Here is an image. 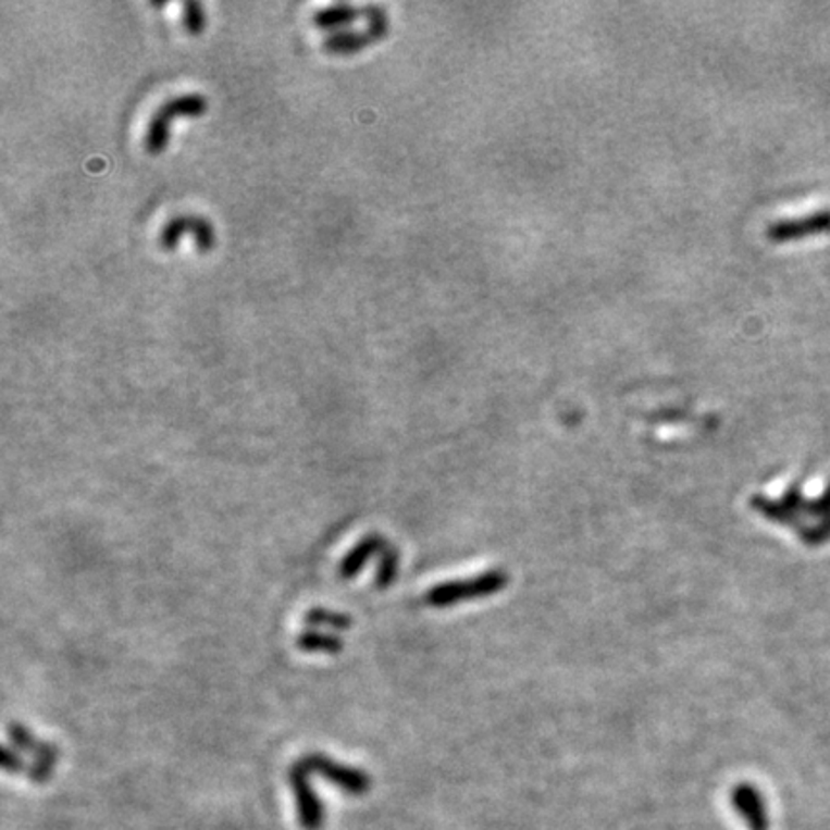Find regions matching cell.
I'll return each instance as SVG.
<instances>
[{
    "label": "cell",
    "instance_id": "obj_1",
    "mask_svg": "<svg viewBox=\"0 0 830 830\" xmlns=\"http://www.w3.org/2000/svg\"><path fill=\"white\" fill-rule=\"evenodd\" d=\"M510 577L500 569L486 571L483 575L469 577L463 581H450V583L436 584L435 589L425 594V602L433 608H453L461 602L479 600L488 598L493 594L506 589Z\"/></svg>",
    "mask_w": 830,
    "mask_h": 830
},
{
    "label": "cell",
    "instance_id": "obj_2",
    "mask_svg": "<svg viewBox=\"0 0 830 830\" xmlns=\"http://www.w3.org/2000/svg\"><path fill=\"white\" fill-rule=\"evenodd\" d=\"M208 108V100L200 92H187L177 95L165 100L157 112L148 120L147 133H145V148L150 154H160L170 139V127L177 115L183 117H197L202 115Z\"/></svg>",
    "mask_w": 830,
    "mask_h": 830
},
{
    "label": "cell",
    "instance_id": "obj_3",
    "mask_svg": "<svg viewBox=\"0 0 830 830\" xmlns=\"http://www.w3.org/2000/svg\"><path fill=\"white\" fill-rule=\"evenodd\" d=\"M368 25L363 29H340L331 32L323 41V50L330 54H354L366 49L371 42L379 41L387 35V14L379 7H366Z\"/></svg>",
    "mask_w": 830,
    "mask_h": 830
},
{
    "label": "cell",
    "instance_id": "obj_4",
    "mask_svg": "<svg viewBox=\"0 0 830 830\" xmlns=\"http://www.w3.org/2000/svg\"><path fill=\"white\" fill-rule=\"evenodd\" d=\"M300 764L305 765L310 773L320 775L325 781H330L333 786H337L346 794L362 796L366 792H370L371 777L358 767L338 764L335 759L323 756V754H310V756L302 757Z\"/></svg>",
    "mask_w": 830,
    "mask_h": 830
},
{
    "label": "cell",
    "instance_id": "obj_5",
    "mask_svg": "<svg viewBox=\"0 0 830 830\" xmlns=\"http://www.w3.org/2000/svg\"><path fill=\"white\" fill-rule=\"evenodd\" d=\"M310 777L312 773L300 761L288 769V784L295 792L298 821L305 830H321L325 825V806L315 794Z\"/></svg>",
    "mask_w": 830,
    "mask_h": 830
},
{
    "label": "cell",
    "instance_id": "obj_6",
    "mask_svg": "<svg viewBox=\"0 0 830 830\" xmlns=\"http://www.w3.org/2000/svg\"><path fill=\"white\" fill-rule=\"evenodd\" d=\"M183 235H190L197 243L198 252H210L214 247V230L202 215L179 214L165 223L160 233V245L165 250H173Z\"/></svg>",
    "mask_w": 830,
    "mask_h": 830
},
{
    "label": "cell",
    "instance_id": "obj_7",
    "mask_svg": "<svg viewBox=\"0 0 830 830\" xmlns=\"http://www.w3.org/2000/svg\"><path fill=\"white\" fill-rule=\"evenodd\" d=\"M830 235V210H817L804 218L792 220H779L767 227V239L773 243H792V240L807 239Z\"/></svg>",
    "mask_w": 830,
    "mask_h": 830
},
{
    "label": "cell",
    "instance_id": "obj_8",
    "mask_svg": "<svg viewBox=\"0 0 830 830\" xmlns=\"http://www.w3.org/2000/svg\"><path fill=\"white\" fill-rule=\"evenodd\" d=\"M731 804L748 830H771V817L764 794L754 784H736L731 792Z\"/></svg>",
    "mask_w": 830,
    "mask_h": 830
},
{
    "label": "cell",
    "instance_id": "obj_9",
    "mask_svg": "<svg viewBox=\"0 0 830 830\" xmlns=\"http://www.w3.org/2000/svg\"><path fill=\"white\" fill-rule=\"evenodd\" d=\"M387 546V541L381 535L366 536L362 543L356 544L352 550L346 554L345 559L340 561L338 573H340V577L346 579V581H348V579H354V577L362 571L363 566H366L373 556L383 554Z\"/></svg>",
    "mask_w": 830,
    "mask_h": 830
},
{
    "label": "cell",
    "instance_id": "obj_10",
    "mask_svg": "<svg viewBox=\"0 0 830 830\" xmlns=\"http://www.w3.org/2000/svg\"><path fill=\"white\" fill-rule=\"evenodd\" d=\"M10 739L12 744L16 746L20 752H27L29 756L35 757V761H49V764H57L58 752L57 746H52L49 742H41V740L35 739L32 732L27 731L22 724H10Z\"/></svg>",
    "mask_w": 830,
    "mask_h": 830
},
{
    "label": "cell",
    "instance_id": "obj_11",
    "mask_svg": "<svg viewBox=\"0 0 830 830\" xmlns=\"http://www.w3.org/2000/svg\"><path fill=\"white\" fill-rule=\"evenodd\" d=\"M366 16V9H358L352 4H333L327 9H321L313 14V24L318 25L320 29H337L340 32V27L352 24L358 17Z\"/></svg>",
    "mask_w": 830,
    "mask_h": 830
},
{
    "label": "cell",
    "instance_id": "obj_12",
    "mask_svg": "<svg viewBox=\"0 0 830 830\" xmlns=\"http://www.w3.org/2000/svg\"><path fill=\"white\" fill-rule=\"evenodd\" d=\"M298 648L302 652H323V654H338L343 649V641L335 634L318 633V631H305L298 636Z\"/></svg>",
    "mask_w": 830,
    "mask_h": 830
},
{
    "label": "cell",
    "instance_id": "obj_13",
    "mask_svg": "<svg viewBox=\"0 0 830 830\" xmlns=\"http://www.w3.org/2000/svg\"><path fill=\"white\" fill-rule=\"evenodd\" d=\"M306 625L313 629H333V631H346L352 627V617L331 609H310L305 616Z\"/></svg>",
    "mask_w": 830,
    "mask_h": 830
},
{
    "label": "cell",
    "instance_id": "obj_14",
    "mask_svg": "<svg viewBox=\"0 0 830 830\" xmlns=\"http://www.w3.org/2000/svg\"><path fill=\"white\" fill-rule=\"evenodd\" d=\"M398 563H400V554L393 544H388L385 552L381 554L377 577H375V586L379 591H385L395 583L396 575H398Z\"/></svg>",
    "mask_w": 830,
    "mask_h": 830
},
{
    "label": "cell",
    "instance_id": "obj_15",
    "mask_svg": "<svg viewBox=\"0 0 830 830\" xmlns=\"http://www.w3.org/2000/svg\"><path fill=\"white\" fill-rule=\"evenodd\" d=\"M797 538L809 548H819L822 544L830 543V519L809 523L802 533H797Z\"/></svg>",
    "mask_w": 830,
    "mask_h": 830
},
{
    "label": "cell",
    "instance_id": "obj_16",
    "mask_svg": "<svg viewBox=\"0 0 830 830\" xmlns=\"http://www.w3.org/2000/svg\"><path fill=\"white\" fill-rule=\"evenodd\" d=\"M183 25L190 35H200L205 29V7L195 0H187L183 4Z\"/></svg>",
    "mask_w": 830,
    "mask_h": 830
},
{
    "label": "cell",
    "instance_id": "obj_17",
    "mask_svg": "<svg viewBox=\"0 0 830 830\" xmlns=\"http://www.w3.org/2000/svg\"><path fill=\"white\" fill-rule=\"evenodd\" d=\"M804 519H806V523L807 519H815V523H817V521L830 519V483L825 486L821 496L809 498ZM807 525H809V523H807Z\"/></svg>",
    "mask_w": 830,
    "mask_h": 830
},
{
    "label": "cell",
    "instance_id": "obj_18",
    "mask_svg": "<svg viewBox=\"0 0 830 830\" xmlns=\"http://www.w3.org/2000/svg\"><path fill=\"white\" fill-rule=\"evenodd\" d=\"M54 773V764L49 761H34L27 767V777L35 782H47Z\"/></svg>",
    "mask_w": 830,
    "mask_h": 830
},
{
    "label": "cell",
    "instance_id": "obj_19",
    "mask_svg": "<svg viewBox=\"0 0 830 830\" xmlns=\"http://www.w3.org/2000/svg\"><path fill=\"white\" fill-rule=\"evenodd\" d=\"M2 767H4V771H9V773H22L25 769V764L17 752H14L12 748H4Z\"/></svg>",
    "mask_w": 830,
    "mask_h": 830
}]
</instances>
